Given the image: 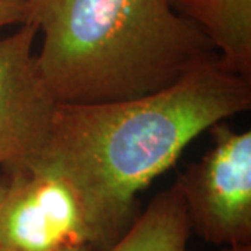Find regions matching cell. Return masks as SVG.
Returning <instances> with one entry per match:
<instances>
[{
	"instance_id": "cell-1",
	"label": "cell",
	"mask_w": 251,
	"mask_h": 251,
	"mask_svg": "<svg viewBox=\"0 0 251 251\" xmlns=\"http://www.w3.org/2000/svg\"><path fill=\"white\" fill-rule=\"evenodd\" d=\"M250 106L251 78L215 59L144 97L57 102L36 155L57 165L78 187L95 227L97 251H106L140 215L144 188L201 133Z\"/></svg>"
},
{
	"instance_id": "cell-2",
	"label": "cell",
	"mask_w": 251,
	"mask_h": 251,
	"mask_svg": "<svg viewBox=\"0 0 251 251\" xmlns=\"http://www.w3.org/2000/svg\"><path fill=\"white\" fill-rule=\"evenodd\" d=\"M42 34L38 73L56 102L98 103L163 90L219 56L171 0H24Z\"/></svg>"
},
{
	"instance_id": "cell-3",
	"label": "cell",
	"mask_w": 251,
	"mask_h": 251,
	"mask_svg": "<svg viewBox=\"0 0 251 251\" xmlns=\"http://www.w3.org/2000/svg\"><path fill=\"white\" fill-rule=\"evenodd\" d=\"M3 179L0 251H97L87 202L57 165L34 155Z\"/></svg>"
},
{
	"instance_id": "cell-4",
	"label": "cell",
	"mask_w": 251,
	"mask_h": 251,
	"mask_svg": "<svg viewBox=\"0 0 251 251\" xmlns=\"http://www.w3.org/2000/svg\"><path fill=\"white\" fill-rule=\"evenodd\" d=\"M212 145L173 184L183 197L191 232L206 243H251V131L219 122Z\"/></svg>"
},
{
	"instance_id": "cell-5",
	"label": "cell",
	"mask_w": 251,
	"mask_h": 251,
	"mask_svg": "<svg viewBox=\"0 0 251 251\" xmlns=\"http://www.w3.org/2000/svg\"><path fill=\"white\" fill-rule=\"evenodd\" d=\"M36 35L35 25L24 23L0 39V171L4 175L39 152L57 103L36 69Z\"/></svg>"
},
{
	"instance_id": "cell-6",
	"label": "cell",
	"mask_w": 251,
	"mask_h": 251,
	"mask_svg": "<svg viewBox=\"0 0 251 251\" xmlns=\"http://www.w3.org/2000/svg\"><path fill=\"white\" fill-rule=\"evenodd\" d=\"M201 31L229 72L251 78V0H171Z\"/></svg>"
},
{
	"instance_id": "cell-7",
	"label": "cell",
	"mask_w": 251,
	"mask_h": 251,
	"mask_svg": "<svg viewBox=\"0 0 251 251\" xmlns=\"http://www.w3.org/2000/svg\"><path fill=\"white\" fill-rule=\"evenodd\" d=\"M186 205L175 186L159 193L130 229L106 251H188Z\"/></svg>"
},
{
	"instance_id": "cell-8",
	"label": "cell",
	"mask_w": 251,
	"mask_h": 251,
	"mask_svg": "<svg viewBox=\"0 0 251 251\" xmlns=\"http://www.w3.org/2000/svg\"><path fill=\"white\" fill-rule=\"evenodd\" d=\"M27 21V9L24 1L0 0V29L7 25L24 24Z\"/></svg>"
},
{
	"instance_id": "cell-9",
	"label": "cell",
	"mask_w": 251,
	"mask_h": 251,
	"mask_svg": "<svg viewBox=\"0 0 251 251\" xmlns=\"http://www.w3.org/2000/svg\"><path fill=\"white\" fill-rule=\"evenodd\" d=\"M222 251H251V243H242L233 246H225Z\"/></svg>"
},
{
	"instance_id": "cell-10",
	"label": "cell",
	"mask_w": 251,
	"mask_h": 251,
	"mask_svg": "<svg viewBox=\"0 0 251 251\" xmlns=\"http://www.w3.org/2000/svg\"><path fill=\"white\" fill-rule=\"evenodd\" d=\"M4 188H6V183H4V179H0V201L3 198V194H4Z\"/></svg>"
},
{
	"instance_id": "cell-11",
	"label": "cell",
	"mask_w": 251,
	"mask_h": 251,
	"mask_svg": "<svg viewBox=\"0 0 251 251\" xmlns=\"http://www.w3.org/2000/svg\"><path fill=\"white\" fill-rule=\"evenodd\" d=\"M66 251H91L90 249H85V247H80V249H72V250H66Z\"/></svg>"
},
{
	"instance_id": "cell-12",
	"label": "cell",
	"mask_w": 251,
	"mask_h": 251,
	"mask_svg": "<svg viewBox=\"0 0 251 251\" xmlns=\"http://www.w3.org/2000/svg\"><path fill=\"white\" fill-rule=\"evenodd\" d=\"M6 1H24V0H6Z\"/></svg>"
}]
</instances>
